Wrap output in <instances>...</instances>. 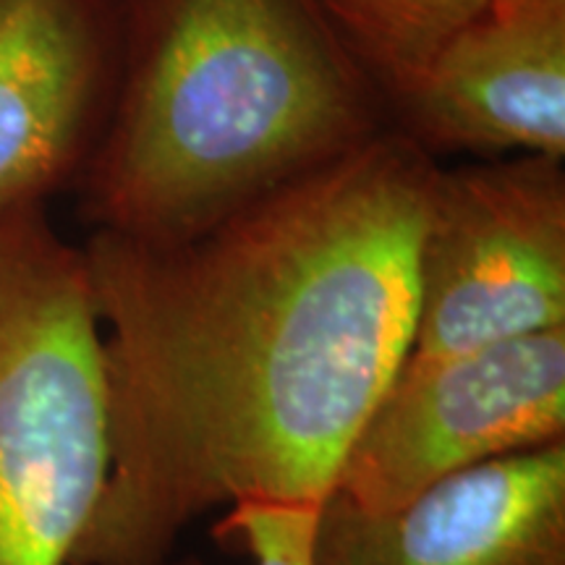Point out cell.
Returning a JSON list of instances; mask_svg holds the SVG:
<instances>
[{
	"label": "cell",
	"mask_w": 565,
	"mask_h": 565,
	"mask_svg": "<svg viewBox=\"0 0 565 565\" xmlns=\"http://www.w3.org/2000/svg\"><path fill=\"white\" fill-rule=\"evenodd\" d=\"M437 173L366 137L192 236H92L108 477L71 565H162L221 505H322L412 351Z\"/></svg>",
	"instance_id": "1"
},
{
	"label": "cell",
	"mask_w": 565,
	"mask_h": 565,
	"mask_svg": "<svg viewBox=\"0 0 565 565\" xmlns=\"http://www.w3.org/2000/svg\"><path fill=\"white\" fill-rule=\"evenodd\" d=\"M366 137L364 76L312 0H162L89 207L173 242Z\"/></svg>",
	"instance_id": "2"
},
{
	"label": "cell",
	"mask_w": 565,
	"mask_h": 565,
	"mask_svg": "<svg viewBox=\"0 0 565 565\" xmlns=\"http://www.w3.org/2000/svg\"><path fill=\"white\" fill-rule=\"evenodd\" d=\"M108 477L103 324L40 204L0 215V565H71Z\"/></svg>",
	"instance_id": "3"
},
{
	"label": "cell",
	"mask_w": 565,
	"mask_h": 565,
	"mask_svg": "<svg viewBox=\"0 0 565 565\" xmlns=\"http://www.w3.org/2000/svg\"><path fill=\"white\" fill-rule=\"evenodd\" d=\"M565 328L561 160L437 173L419 249L408 356H450Z\"/></svg>",
	"instance_id": "4"
},
{
	"label": "cell",
	"mask_w": 565,
	"mask_h": 565,
	"mask_svg": "<svg viewBox=\"0 0 565 565\" xmlns=\"http://www.w3.org/2000/svg\"><path fill=\"white\" fill-rule=\"evenodd\" d=\"M561 440L565 328L406 356L345 450L333 492L387 511L456 471Z\"/></svg>",
	"instance_id": "5"
},
{
	"label": "cell",
	"mask_w": 565,
	"mask_h": 565,
	"mask_svg": "<svg viewBox=\"0 0 565 565\" xmlns=\"http://www.w3.org/2000/svg\"><path fill=\"white\" fill-rule=\"evenodd\" d=\"M312 565H565V440L456 471L387 511L330 492Z\"/></svg>",
	"instance_id": "6"
},
{
	"label": "cell",
	"mask_w": 565,
	"mask_h": 565,
	"mask_svg": "<svg viewBox=\"0 0 565 565\" xmlns=\"http://www.w3.org/2000/svg\"><path fill=\"white\" fill-rule=\"evenodd\" d=\"M422 139L454 150L565 152V0H490L404 97Z\"/></svg>",
	"instance_id": "7"
},
{
	"label": "cell",
	"mask_w": 565,
	"mask_h": 565,
	"mask_svg": "<svg viewBox=\"0 0 565 565\" xmlns=\"http://www.w3.org/2000/svg\"><path fill=\"white\" fill-rule=\"evenodd\" d=\"M100 76L82 0H0V215L61 179Z\"/></svg>",
	"instance_id": "8"
},
{
	"label": "cell",
	"mask_w": 565,
	"mask_h": 565,
	"mask_svg": "<svg viewBox=\"0 0 565 565\" xmlns=\"http://www.w3.org/2000/svg\"><path fill=\"white\" fill-rule=\"evenodd\" d=\"M317 6L351 58L404 100L437 51L482 17L490 0H317Z\"/></svg>",
	"instance_id": "9"
},
{
	"label": "cell",
	"mask_w": 565,
	"mask_h": 565,
	"mask_svg": "<svg viewBox=\"0 0 565 565\" xmlns=\"http://www.w3.org/2000/svg\"><path fill=\"white\" fill-rule=\"evenodd\" d=\"M320 505L249 503L231 505L217 536L242 545L254 565H312V536Z\"/></svg>",
	"instance_id": "10"
}]
</instances>
